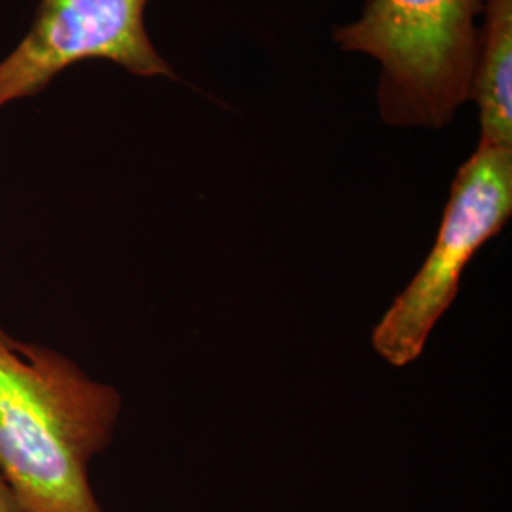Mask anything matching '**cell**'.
<instances>
[{
  "mask_svg": "<svg viewBox=\"0 0 512 512\" xmlns=\"http://www.w3.org/2000/svg\"><path fill=\"white\" fill-rule=\"evenodd\" d=\"M512 215V148L478 143L459 165L433 249L372 329V348L397 368L416 363L459 293L476 253Z\"/></svg>",
  "mask_w": 512,
  "mask_h": 512,
  "instance_id": "obj_3",
  "label": "cell"
},
{
  "mask_svg": "<svg viewBox=\"0 0 512 512\" xmlns=\"http://www.w3.org/2000/svg\"><path fill=\"white\" fill-rule=\"evenodd\" d=\"M469 101L478 107V143L512 148V0H484Z\"/></svg>",
  "mask_w": 512,
  "mask_h": 512,
  "instance_id": "obj_5",
  "label": "cell"
},
{
  "mask_svg": "<svg viewBox=\"0 0 512 512\" xmlns=\"http://www.w3.org/2000/svg\"><path fill=\"white\" fill-rule=\"evenodd\" d=\"M0 512H25L21 509L16 495L8 488V484L0 476Z\"/></svg>",
  "mask_w": 512,
  "mask_h": 512,
  "instance_id": "obj_6",
  "label": "cell"
},
{
  "mask_svg": "<svg viewBox=\"0 0 512 512\" xmlns=\"http://www.w3.org/2000/svg\"><path fill=\"white\" fill-rule=\"evenodd\" d=\"M484 0H366L334 29L349 54L380 65L376 101L391 128H446L469 103Z\"/></svg>",
  "mask_w": 512,
  "mask_h": 512,
  "instance_id": "obj_2",
  "label": "cell"
},
{
  "mask_svg": "<svg viewBox=\"0 0 512 512\" xmlns=\"http://www.w3.org/2000/svg\"><path fill=\"white\" fill-rule=\"evenodd\" d=\"M148 0H40L29 33L0 61V109L33 97L82 61H110L133 76L177 80L150 40Z\"/></svg>",
  "mask_w": 512,
  "mask_h": 512,
  "instance_id": "obj_4",
  "label": "cell"
},
{
  "mask_svg": "<svg viewBox=\"0 0 512 512\" xmlns=\"http://www.w3.org/2000/svg\"><path fill=\"white\" fill-rule=\"evenodd\" d=\"M120 412L112 385L0 327V476L23 511L105 512L88 473Z\"/></svg>",
  "mask_w": 512,
  "mask_h": 512,
  "instance_id": "obj_1",
  "label": "cell"
}]
</instances>
